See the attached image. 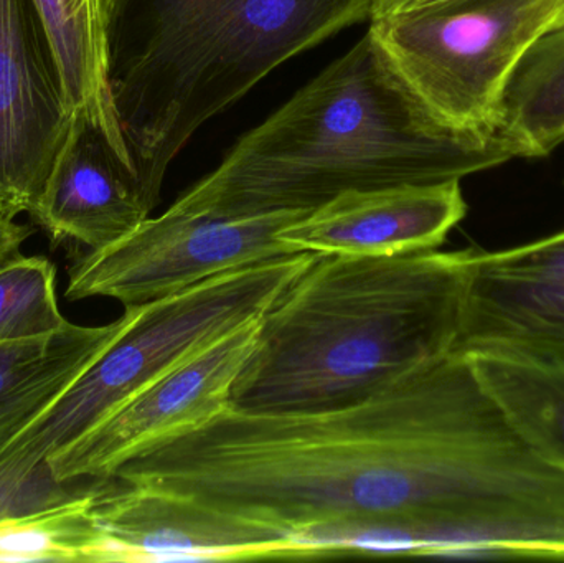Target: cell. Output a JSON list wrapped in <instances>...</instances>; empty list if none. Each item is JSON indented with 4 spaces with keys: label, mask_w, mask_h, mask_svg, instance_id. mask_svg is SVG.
<instances>
[{
    "label": "cell",
    "mask_w": 564,
    "mask_h": 563,
    "mask_svg": "<svg viewBox=\"0 0 564 563\" xmlns=\"http://www.w3.org/2000/svg\"><path fill=\"white\" fill-rule=\"evenodd\" d=\"M109 478L276 529L304 557L383 548L564 561V472L523 440L459 354L345 409H228Z\"/></svg>",
    "instance_id": "6da1fadb"
},
{
    "label": "cell",
    "mask_w": 564,
    "mask_h": 563,
    "mask_svg": "<svg viewBox=\"0 0 564 563\" xmlns=\"http://www.w3.org/2000/svg\"><path fill=\"white\" fill-rule=\"evenodd\" d=\"M516 159L532 158L506 126L459 129L427 111L367 33L171 208L215 217L314 210L344 192L463 181Z\"/></svg>",
    "instance_id": "7a4b0ae2"
},
{
    "label": "cell",
    "mask_w": 564,
    "mask_h": 563,
    "mask_svg": "<svg viewBox=\"0 0 564 563\" xmlns=\"http://www.w3.org/2000/svg\"><path fill=\"white\" fill-rule=\"evenodd\" d=\"M466 251L318 255L260 317L230 409H345L446 357L459 329Z\"/></svg>",
    "instance_id": "3957f363"
},
{
    "label": "cell",
    "mask_w": 564,
    "mask_h": 563,
    "mask_svg": "<svg viewBox=\"0 0 564 563\" xmlns=\"http://www.w3.org/2000/svg\"><path fill=\"white\" fill-rule=\"evenodd\" d=\"M375 0H102L109 83L158 205L195 132L289 59L371 19Z\"/></svg>",
    "instance_id": "277c9868"
},
{
    "label": "cell",
    "mask_w": 564,
    "mask_h": 563,
    "mask_svg": "<svg viewBox=\"0 0 564 563\" xmlns=\"http://www.w3.org/2000/svg\"><path fill=\"white\" fill-rule=\"evenodd\" d=\"M318 255L301 251L263 261L126 307L128 320L118 336L0 456L45 463L188 357L263 316Z\"/></svg>",
    "instance_id": "5b68a950"
},
{
    "label": "cell",
    "mask_w": 564,
    "mask_h": 563,
    "mask_svg": "<svg viewBox=\"0 0 564 563\" xmlns=\"http://www.w3.org/2000/svg\"><path fill=\"white\" fill-rule=\"evenodd\" d=\"M560 0H449L370 20L368 35L403 85L440 121L490 129L507 86L550 30Z\"/></svg>",
    "instance_id": "8992f818"
},
{
    "label": "cell",
    "mask_w": 564,
    "mask_h": 563,
    "mask_svg": "<svg viewBox=\"0 0 564 563\" xmlns=\"http://www.w3.org/2000/svg\"><path fill=\"white\" fill-rule=\"evenodd\" d=\"M307 212L215 217L169 207L116 243L76 257L66 300L105 296L124 307L141 306L228 271L301 253L280 231Z\"/></svg>",
    "instance_id": "52a82bcc"
},
{
    "label": "cell",
    "mask_w": 564,
    "mask_h": 563,
    "mask_svg": "<svg viewBox=\"0 0 564 563\" xmlns=\"http://www.w3.org/2000/svg\"><path fill=\"white\" fill-rule=\"evenodd\" d=\"M451 354H497L564 369V230L502 251H466Z\"/></svg>",
    "instance_id": "ba28073f"
},
{
    "label": "cell",
    "mask_w": 564,
    "mask_h": 563,
    "mask_svg": "<svg viewBox=\"0 0 564 563\" xmlns=\"http://www.w3.org/2000/svg\"><path fill=\"white\" fill-rule=\"evenodd\" d=\"M258 320L188 357L91 432L50 456L59 481L109 478L135 453L198 429L230 409L231 387L257 340Z\"/></svg>",
    "instance_id": "9c48e42d"
},
{
    "label": "cell",
    "mask_w": 564,
    "mask_h": 563,
    "mask_svg": "<svg viewBox=\"0 0 564 563\" xmlns=\"http://www.w3.org/2000/svg\"><path fill=\"white\" fill-rule=\"evenodd\" d=\"M73 115L33 0H0V215L30 214Z\"/></svg>",
    "instance_id": "30bf717a"
},
{
    "label": "cell",
    "mask_w": 564,
    "mask_h": 563,
    "mask_svg": "<svg viewBox=\"0 0 564 563\" xmlns=\"http://www.w3.org/2000/svg\"><path fill=\"white\" fill-rule=\"evenodd\" d=\"M91 516L101 539L98 562L304 557L302 545L276 529L115 478L99 486Z\"/></svg>",
    "instance_id": "8fae6325"
},
{
    "label": "cell",
    "mask_w": 564,
    "mask_h": 563,
    "mask_svg": "<svg viewBox=\"0 0 564 563\" xmlns=\"http://www.w3.org/2000/svg\"><path fill=\"white\" fill-rule=\"evenodd\" d=\"M460 181L348 191L282 228L295 251L387 257L437 250L466 217Z\"/></svg>",
    "instance_id": "7c38bea8"
},
{
    "label": "cell",
    "mask_w": 564,
    "mask_h": 563,
    "mask_svg": "<svg viewBox=\"0 0 564 563\" xmlns=\"http://www.w3.org/2000/svg\"><path fill=\"white\" fill-rule=\"evenodd\" d=\"M152 210L134 169L101 129L75 116L30 215L55 247L73 241L101 250L128 237Z\"/></svg>",
    "instance_id": "4fadbf2b"
},
{
    "label": "cell",
    "mask_w": 564,
    "mask_h": 563,
    "mask_svg": "<svg viewBox=\"0 0 564 563\" xmlns=\"http://www.w3.org/2000/svg\"><path fill=\"white\" fill-rule=\"evenodd\" d=\"M66 323L43 336L0 343V450L9 445L124 327Z\"/></svg>",
    "instance_id": "5bb4252c"
},
{
    "label": "cell",
    "mask_w": 564,
    "mask_h": 563,
    "mask_svg": "<svg viewBox=\"0 0 564 563\" xmlns=\"http://www.w3.org/2000/svg\"><path fill=\"white\" fill-rule=\"evenodd\" d=\"M33 3L55 52L73 115L85 116L101 129L119 158L135 171L109 83L102 0H33Z\"/></svg>",
    "instance_id": "9a60e30c"
},
{
    "label": "cell",
    "mask_w": 564,
    "mask_h": 563,
    "mask_svg": "<svg viewBox=\"0 0 564 563\" xmlns=\"http://www.w3.org/2000/svg\"><path fill=\"white\" fill-rule=\"evenodd\" d=\"M466 357L517 432L543 459L564 472V369L497 354Z\"/></svg>",
    "instance_id": "2e32d148"
},
{
    "label": "cell",
    "mask_w": 564,
    "mask_h": 563,
    "mask_svg": "<svg viewBox=\"0 0 564 563\" xmlns=\"http://www.w3.org/2000/svg\"><path fill=\"white\" fill-rule=\"evenodd\" d=\"M506 128L543 158L564 142V23L546 30L525 53L507 86Z\"/></svg>",
    "instance_id": "e0dca14e"
},
{
    "label": "cell",
    "mask_w": 564,
    "mask_h": 563,
    "mask_svg": "<svg viewBox=\"0 0 564 563\" xmlns=\"http://www.w3.org/2000/svg\"><path fill=\"white\" fill-rule=\"evenodd\" d=\"M102 481L65 505L0 522V562H98L91 502Z\"/></svg>",
    "instance_id": "ac0fdd59"
},
{
    "label": "cell",
    "mask_w": 564,
    "mask_h": 563,
    "mask_svg": "<svg viewBox=\"0 0 564 563\" xmlns=\"http://www.w3.org/2000/svg\"><path fill=\"white\" fill-rule=\"evenodd\" d=\"M66 323L52 261L19 255L0 264V343L55 333Z\"/></svg>",
    "instance_id": "d6986e66"
},
{
    "label": "cell",
    "mask_w": 564,
    "mask_h": 563,
    "mask_svg": "<svg viewBox=\"0 0 564 563\" xmlns=\"http://www.w3.org/2000/svg\"><path fill=\"white\" fill-rule=\"evenodd\" d=\"M101 478L59 481L48 462L32 466L0 456V522L36 515L91 491Z\"/></svg>",
    "instance_id": "ffe728a7"
},
{
    "label": "cell",
    "mask_w": 564,
    "mask_h": 563,
    "mask_svg": "<svg viewBox=\"0 0 564 563\" xmlns=\"http://www.w3.org/2000/svg\"><path fill=\"white\" fill-rule=\"evenodd\" d=\"M33 234L29 225L17 224L0 215V264L19 257L20 247Z\"/></svg>",
    "instance_id": "44dd1931"
},
{
    "label": "cell",
    "mask_w": 564,
    "mask_h": 563,
    "mask_svg": "<svg viewBox=\"0 0 564 563\" xmlns=\"http://www.w3.org/2000/svg\"><path fill=\"white\" fill-rule=\"evenodd\" d=\"M444 2L449 0H375L371 19L391 15V13L413 12V10L427 9Z\"/></svg>",
    "instance_id": "7402d4cb"
},
{
    "label": "cell",
    "mask_w": 564,
    "mask_h": 563,
    "mask_svg": "<svg viewBox=\"0 0 564 563\" xmlns=\"http://www.w3.org/2000/svg\"><path fill=\"white\" fill-rule=\"evenodd\" d=\"M564 23V0H560L558 10H556L555 20H553L552 26L550 29H553V26L563 25Z\"/></svg>",
    "instance_id": "603a6c76"
}]
</instances>
